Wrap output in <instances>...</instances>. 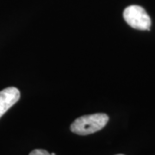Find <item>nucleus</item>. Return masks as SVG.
<instances>
[{
	"label": "nucleus",
	"mask_w": 155,
	"mask_h": 155,
	"mask_svg": "<svg viewBox=\"0 0 155 155\" xmlns=\"http://www.w3.org/2000/svg\"><path fill=\"white\" fill-rule=\"evenodd\" d=\"M109 122V116L104 113H96L80 116L71 124L72 133L79 135H87L103 129Z\"/></svg>",
	"instance_id": "f257e3e1"
},
{
	"label": "nucleus",
	"mask_w": 155,
	"mask_h": 155,
	"mask_svg": "<svg viewBox=\"0 0 155 155\" xmlns=\"http://www.w3.org/2000/svg\"><path fill=\"white\" fill-rule=\"evenodd\" d=\"M123 18L133 28L139 30H150L152 24L151 18L141 6H127L123 11Z\"/></svg>",
	"instance_id": "f03ea898"
},
{
	"label": "nucleus",
	"mask_w": 155,
	"mask_h": 155,
	"mask_svg": "<svg viewBox=\"0 0 155 155\" xmlns=\"http://www.w3.org/2000/svg\"><path fill=\"white\" fill-rule=\"evenodd\" d=\"M20 91L16 87H8L0 91V118L20 99Z\"/></svg>",
	"instance_id": "7ed1b4c3"
},
{
	"label": "nucleus",
	"mask_w": 155,
	"mask_h": 155,
	"mask_svg": "<svg viewBox=\"0 0 155 155\" xmlns=\"http://www.w3.org/2000/svg\"><path fill=\"white\" fill-rule=\"evenodd\" d=\"M28 155H51L47 151V150L45 149H35L33 150L32 152H30L29 153V154Z\"/></svg>",
	"instance_id": "20e7f679"
},
{
	"label": "nucleus",
	"mask_w": 155,
	"mask_h": 155,
	"mask_svg": "<svg viewBox=\"0 0 155 155\" xmlns=\"http://www.w3.org/2000/svg\"><path fill=\"white\" fill-rule=\"evenodd\" d=\"M51 155H56V154H55V153H52V154H51Z\"/></svg>",
	"instance_id": "39448f33"
},
{
	"label": "nucleus",
	"mask_w": 155,
	"mask_h": 155,
	"mask_svg": "<svg viewBox=\"0 0 155 155\" xmlns=\"http://www.w3.org/2000/svg\"><path fill=\"white\" fill-rule=\"evenodd\" d=\"M116 155H124V154H116Z\"/></svg>",
	"instance_id": "423d86ee"
}]
</instances>
